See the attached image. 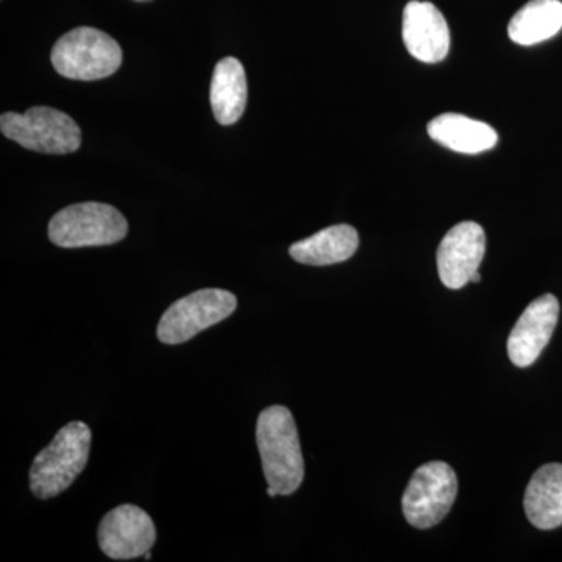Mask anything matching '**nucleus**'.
<instances>
[{"instance_id":"obj_13","label":"nucleus","mask_w":562,"mask_h":562,"mask_svg":"<svg viewBox=\"0 0 562 562\" xmlns=\"http://www.w3.org/2000/svg\"><path fill=\"white\" fill-rule=\"evenodd\" d=\"M525 513L539 530H554L562 525V464L542 465L531 476L525 491Z\"/></svg>"},{"instance_id":"obj_15","label":"nucleus","mask_w":562,"mask_h":562,"mask_svg":"<svg viewBox=\"0 0 562 562\" xmlns=\"http://www.w3.org/2000/svg\"><path fill=\"white\" fill-rule=\"evenodd\" d=\"M210 102L221 125L235 124L243 116L247 103V79L238 58L227 57L217 63L211 79Z\"/></svg>"},{"instance_id":"obj_3","label":"nucleus","mask_w":562,"mask_h":562,"mask_svg":"<svg viewBox=\"0 0 562 562\" xmlns=\"http://www.w3.org/2000/svg\"><path fill=\"white\" fill-rule=\"evenodd\" d=\"M52 65L70 80H101L113 76L122 65L117 41L92 27L74 29L55 43Z\"/></svg>"},{"instance_id":"obj_4","label":"nucleus","mask_w":562,"mask_h":562,"mask_svg":"<svg viewBox=\"0 0 562 562\" xmlns=\"http://www.w3.org/2000/svg\"><path fill=\"white\" fill-rule=\"evenodd\" d=\"M127 220L106 203L85 202L66 206L49 222V239L63 249L111 246L127 236Z\"/></svg>"},{"instance_id":"obj_16","label":"nucleus","mask_w":562,"mask_h":562,"mask_svg":"<svg viewBox=\"0 0 562 562\" xmlns=\"http://www.w3.org/2000/svg\"><path fill=\"white\" fill-rule=\"evenodd\" d=\"M561 29V0H530L514 14L508 25V35L520 46H532L553 38Z\"/></svg>"},{"instance_id":"obj_17","label":"nucleus","mask_w":562,"mask_h":562,"mask_svg":"<svg viewBox=\"0 0 562 562\" xmlns=\"http://www.w3.org/2000/svg\"><path fill=\"white\" fill-rule=\"evenodd\" d=\"M268 495L269 497H277V495H279V492H277L276 490H273V487L269 486L268 487Z\"/></svg>"},{"instance_id":"obj_7","label":"nucleus","mask_w":562,"mask_h":562,"mask_svg":"<svg viewBox=\"0 0 562 562\" xmlns=\"http://www.w3.org/2000/svg\"><path fill=\"white\" fill-rule=\"evenodd\" d=\"M457 494V473L447 462L431 461L420 465L403 494L405 519L420 530L435 527L452 509Z\"/></svg>"},{"instance_id":"obj_8","label":"nucleus","mask_w":562,"mask_h":562,"mask_svg":"<svg viewBox=\"0 0 562 562\" xmlns=\"http://www.w3.org/2000/svg\"><path fill=\"white\" fill-rule=\"evenodd\" d=\"M98 539L103 554L111 560H135L150 552L157 541V528L139 506L120 505L103 516Z\"/></svg>"},{"instance_id":"obj_19","label":"nucleus","mask_w":562,"mask_h":562,"mask_svg":"<svg viewBox=\"0 0 562 562\" xmlns=\"http://www.w3.org/2000/svg\"><path fill=\"white\" fill-rule=\"evenodd\" d=\"M144 558H146V561H150L151 560L150 552H147L146 554H144Z\"/></svg>"},{"instance_id":"obj_12","label":"nucleus","mask_w":562,"mask_h":562,"mask_svg":"<svg viewBox=\"0 0 562 562\" xmlns=\"http://www.w3.org/2000/svg\"><path fill=\"white\" fill-rule=\"evenodd\" d=\"M428 135L458 154L476 155L494 149L498 135L486 122L458 113H443L428 122Z\"/></svg>"},{"instance_id":"obj_14","label":"nucleus","mask_w":562,"mask_h":562,"mask_svg":"<svg viewBox=\"0 0 562 562\" xmlns=\"http://www.w3.org/2000/svg\"><path fill=\"white\" fill-rule=\"evenodd\" d=\"M360 246V236L351 225L339 224L324 228L316 235L292 244V260L308 266H330L353 257Z\"/></svg>"},{"instance_id":"obj_10","label":"nucleus","mask_w":562,"mask_h":562,"mask_svg":"<svg viewBox=\"0 0 562 562\" xmlns=\"http://www.w3.org/2000/svg\"><path fill=\"white\" fill-rule=\"evenodd\" d=\"M560 317V302L543 294L527 306L508 338V355L517 368H528L546 349Z\"/></svg>"},{"instance_id":"obj_6","label":"nucleus","mask_w":562,"mask_h":562,"mask_svg":"<svg viewBox=\"0 0 562 562\" xmlns=\"http://www.w3.org/2000/svg\"><path fill=\"white\" fill-rule=\"evenodd\" d=\"M238 299L216 288L192 292L173 302L158 324L157 335L162 344L177 346L190 341L199 333L220 324L235 313Z\"/></svg>"},{"instance_id":"obj_2","label":"nucleus","mask_w":562,"mask_h":562,"mask_svg":"<svg viewBox=\"0 0 562 562\" xmlns=\"http://www.w3.org/2000/svg\"><path fill=\"white\" fill-rule=\"evenodd\" d=\"M91 430L83 422H70L54 441L38 453L31 468V490L41 501H49L68 490L83 472L91 450Z\"/></svg>"},{"instance_id":"obj_1","label":"nucleus","mask_w":562,"mask_h":562,"mask_svg":"<svg viewBox=\"0 0 562 562\" xmlns=\"http://www.w3.org/2000/svg\"><path fill=\"white\" fill-rule=\"evenodd\" d=\"M257 443L266 482L279 495L294 494L305 476V462L294 416L286 406L262 409L257 422Z\"/></svg>"},{"instance_id":"obj_9","label":"nucleus","mask_w":562,"mask_h":562,"mask_svg":"<svg viewBox=\"0 0 562 562\" xmlns=\"http://www.w3.org/2000/svg\"><path fill=\"white\" fill-rule=\"evenodd\" d=\"M486 251V235L482 225L465 221L454 225L443 236L438 249V272L443 286L461 290L479 272Z\"/></svg>"},{"instance_id":"obj_11","label":"nucleus","mask_w":562,"mask_h":562,"mask_svg":"<svg viewBox=\"0 0 562 562\" xmlns=\"http://www.w3.org/2000/svg\"><path fill=\"white\" fill-rule=\"evenodd\" d=\"M402 35L406 49L422 63H439L449 54V25L430 2L413 0L405 7Z\"/></svg>"},{"instance_id":"obj_18","label":"nucleus","mask_w":562,"mask_h":562,"mask_svg":"<svg viewBox=\"0 0 562 562\" xmlns=\"http://www.w3.org/2000/svg\"><path fill=\"white\" fill-rule=\"evenodd\" d=\"M480 280H482V277H480V272L473 273L471 281H473V283H479Z\"/></svg>"},{"instance_id":"obj_5","label":"nucleus","mask_w":562,"mask_h":562,"mask_svg":"<svg viewBox=\"0 0 562 562\" xmlns=\"http://www.w3.org/2000/svg\"><path fill=\"white\" fill-rule=\"evenodd\" d=\"M0 131L25 149L40 154H72L81 144V132L77 122L50 106H32L24 114H2Z\"/></svg>"}]
</instances>
